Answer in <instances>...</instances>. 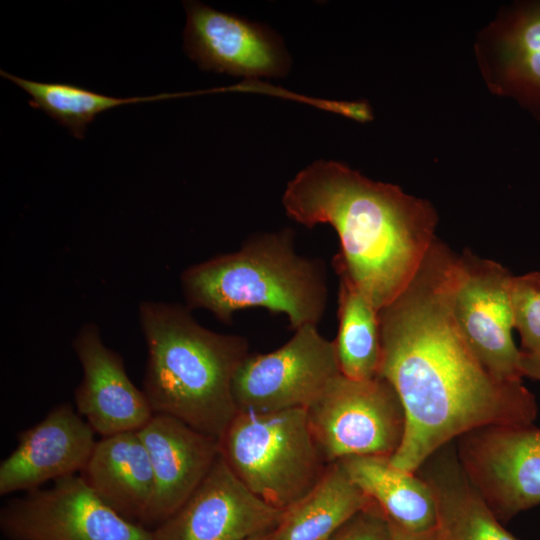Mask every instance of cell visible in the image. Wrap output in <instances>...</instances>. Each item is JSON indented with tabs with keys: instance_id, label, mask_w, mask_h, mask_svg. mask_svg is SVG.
<instances>
[{
	"instance_id": "1",
	"label": "cell",
	"mask_w": 540,
	"mask_h": 540,
	"mask_svg": "<svg viewBox=\"0 0 540 540\" xmlns=\"http://www.w3.org/2000/svg\"><path fill=\"white\" fill-rule=\"evenodd\" d=\"M458 255L436 239L409 285L379 310V374L405 413L393 466L415 473L454 439L487 426L532 425L535 396L523 381H502L476 358L454 318Z\"/></svg>"
},
{
	"instance_id": "2",
	"label": "cell",
	"mask_w": 540,
	"mask_h": 540,
	"mask_svg": "<svg viewBox=\"0 0 540 540\" xmlns=\"http://www.w3.org/2000/svg\"><path fill=\"white\" fill-rule=\"evenodd\" d=\"M286 214L306 227L329 224L340 250L332 264L380 310L412 281L436 241L432 204L336 161L300 171L283 195Z\"/></svg>"
},
{
	"instance_id": "3",
	"label": "cell",
	"mask_w": 540,
	"mask_h": 540,
	"mask_svg": "<svg viewBox=\"0 0 540 540\" xmlns=\"http://www.w3.org/2000/svg\"><path fill=\"white\" fill-rule=\"evenodd\" d=\"M139 320L147 346L143 392L153 413L219 440L238 413L232 384L247 340L203 327L177 303L142 302Z\"/></svg>"
},
{
	"instance_id": "4",
	"label": "cell",
	"mask_w": 540,
	"mask_h": 540,
	"mask_svg": "<svg viewBox=\"0 0 540 540\" xmlns=\"http://www.w3.org/2000/svg\"><path fill=\"white\" fill-rule=\"evenodd\" d=\"M294 239L290 228L255 234L237 251L188 267L180 277L185 305L226 323L239 310L261 307L285 314L293 330L317 326L327 306L326 269L300 255Z\"/></svg>"
},
{
	"instance_id": "5",
	"label": "cell",
	"mask_w": 540,
	"mask_h": 540,
	"mask_svg": "<svg viewBox=\"0 0 540 540\" xmlns=\"http://www.w3.org/2000/svg\"><path fill=\"white\" fill-rule=\"evenodd\" d=\"M233 473L257 497L284 510L305 496L328 466L305 408L238 411L219 439Z\"/></svg>"
},
{
	"instance_id": "6",
	"label": "cell",
	"mask_w": 540,
	"mask_h": 540,
	"mask_svg": "<svg viewBox=\"0 0 540 540\" xmlns=\"http://www.w3.org/2000/svg\"><path fill=\"white\" fill-rule=\"evenodd\" d=\"M306 412L311 433L328 464L354 456L390 458L404 436L402 403L380 375L354 380L340 373Z\"/></svg>"
},
{
	"instance_id": "7",
	"label": "cell",
	"mask_w": 540,
	"mask_h": 540,
	"mask_svg": "<svg viewBox=\"0 0 540 540\" xmlns=\"http://www.w3.org/2000/svg\"><path fill=\"white\" fill-rule=\"evenodd\" d=\"M340 373L334 342L308 324L274 351L249 353L235 373L233 397L238 411L306 409Z\"/></svg>"
},
{
	"instance_id": "8",
	"label": "cell",
	"mask_w": 540,
	"mask_h": 540,
	"mask_svg": "<svg viewBox=\"0 0 540 540\" xmlns=\"http://www.w3.org/2000/svg\"><path fill=\"white\" fill-rule=\"evenodd\" d=\"M0 530L7 540H152L151 530L116 513L79 474L7 501Z\"/></svg>"
},
{
	"instance_id": "9",
	"label": "cell",
	"mask_w": 540,
	"mask_h": 540,
	"mask_svg": "<svg viewBox=\"0 0 540 540\" xmlns=\"http://www.w3.org/2000/svg\"><path fill=\"white\" fill-rule=\"evenodd\" d=\"M513 274L470 252L458 255L451 305L457 326L480 363L497 379L520 381L521 350L513 339Z\"/></svg>"
},
{
	"instance_id": "10",
	"label": "cell",
	"mask_w": 540,
	"mask_h": 540,
	"mask_svg": "<svg viewBox=\"0 0 540 540\" xmlns=\"http://www.w3.org/2000/svg\"><path fill=\"white\" fill-rule=\"evenodd\" d=\"M468 480L500 521L540 505V429L487 426L458 438Z\"/></svg>"
},
{
	"instance_id": "11",
	"label": "cell",
	"mask_w": 540,
	"mask_h": 540,
	"mask_svg": "<svg viewBox=\"0 0 540 540\" xmlns=\"http://www.w3.org/2000/svg\"><path fill=\"white\" fill-rule=\"evenodd\" d=\"M282 514L253 494L220 453L185 503L151 530L152 540H248L273 531Z\"/></svg>"
},
{
	"instance_id": "12",
	"label": "cell",
	"mask_w": 540,
	"mask_h": 540,
	"mask_svg": "<svg viewBox=\"0 0 540 540\" xmlns=\"http://www.w3.org/2000/svg\"><path fill=\"white\" fill-rule=\"evenodd\" d=\"M474 50L489 91L540 122V0L503 6L477 35Z\"/></svg>"
},
{
	"instance_id": "13",
	"label": "cell",
	"mask_w": 540,
	"mask_h": 540,
	"mask_svg": "<svg viewBox=\"0 0 540 540\" xmlns=\"http://www.w3.org/2000/svg\"><path fill=\"white\" fill-rule=\"evenodd\" d=\"M184 49L201 69L246 77H282L290 59L280 37L269 28L185 1Z\"/></svg>"
},
{
	"instance_id": "14",
	"label": "cell",
	"mask_w": 540,
	"mask_h": 540,
	"mask_svg": "<svg viewBox=\"0 0 540 540\" xmlns=\"http://www.w3.org/2000/svg\"><path fill=\"white\" fill-rule=\"evenodd\" d=\"M89 423L63 402L17 435L15 449L0 464V495L32 491L83 469L97 440Z\"/></svg>"
},
{
	"instance_id": "15",
	"label": "cell",
	"mask_w": 540,
	"mask_h": 540,
	"mask_svg": "<svg viewBox=\"0 0 540 540\" xmlns=\"http://www.w3.org/2000/svg\"><path fill=\"white\" fill-rule=\"evenodd\" d=\"M73 349L82 368L74 391L76 409L94 432L106 437L142 428L153 411L143 390L130 380L122 357L103 343L99 328L84 324Z\"/></svg>"
},
{
	"instance_id": "16",
	"label": "cell",
	"mask_w": 540,
	"mask_h": 540,
	"mask_svg": "<svg viewBox=\"0 0 540 540\" xmlns=\"http://www.w3.org/2000/svg\"><path fill=\"white\" fill-rule=\"evenodd\" d=\"M137 431L154 475L148 524L152 530L173 515L205 478L220 454L219 440L161 413H153Z\"/></svg>"
},
{
	"instance_id": "17",
	"label": "cell",
	"mask_w": 540,
	"mask_h": 540,
	"mask_svg": "<svg viewBox=\"0 0 540 540\" xmlns=\"http://www.w3.org/2000/svg\"><path fill=\"white\" fill-rule=\"evenodd\" d=\"M79 475L116 513L149 529L155 483L151 461L138 431L101 437Z\"/></svg>"
},
{
	"instance_id": "18",
	"label": "cell",
	"mask_w": 540,
	"mask_h": 540,
	"mask_svg": "<svg viewBox=\"0 0 540 540\" xmlns=\"http://www.w3.org/2000/svg\"><path fill=\"white\" fill-rule=\"evenodd\" d=\"M449 445L435 452L417 470L431 487L436 501L434 540H517L470 483L456 448Z\"/></svg>"
},
{
	"instance_id": "19",
	"label": "cell",
	"mask_w": 540,
	"mask_h": 540,
	"mask_svg": "<svg viewBox=\"0 0 540 540\" xmlns=\"http://www.w3.org/2000/svg\"><path fill=\"white\" fill-rule=\"evenodd\" d=\"M350 479L374 501L387 520L426 534L435 530L437 507L429 484L416 472L393 466L389 457L354 456L340 460Z\"/></svg>"
},
{
	"instance_id": "20",
	"label": "cell",
	"mask_w": 540,
	"mask_h": 540,
	"mask_svg": "<svg viewBox=\"0 0 540 540\" xmlns=\"http://www.w3.org/2000/svg\"><path fill=\"white\" fill-rule=\"evenodd\" d=\"M373 501L350 479L340 461L329 463L320 480L283 510L277 540H330L351 517Z\"/></svg>"
},
{
	"instance_id": "21",
	"label": "cell",
	"mask_w": 540,
	"mask_h": 540,
	"mask_svg": "<svg viewBox=\"0 0 540 540\" xmlns=\"http://www.w3.org/2000/svg\"><path fill=\"white\" fill-rule=\"evenodd\" d=\"M338 332L333 340L342 375L368 380L379 374V310L351 281L338 276Z\"/></svg>"
},
{
	"instance_id": "22",
	"label": "cell",
	"mask_w": 540,
	"mask_h": 540,
	"mask_svg": "<svg viewBox=\"0 0 540 540\" xmlns=\"http://www.w3.org/2000/svg\"><path fill=\"white\" fill-rule=\"evenodd\" d=\"M1 76L23 89L30 104L66 127L74 137L83 139L87 126L97 115L115 107L139 102L162 100L179 94L120 98L97 93L68 83L38 82L20 78L6 71Z\"/></svg>"
},
{
	"instance_id": "23",
	"label": "cell",
	"mask_w": 540,
	"mask_h": 540,
	"mask_svg": "<svg viewBox=\"0 0 540 540\" xmlns=\"http://www.w3.org/2000/svg\"><path fill=\"white\" fill-rule=\"evenodd\" d=\"M511 302L521 351L540 350V271L513 276Z\"/></svg>"
},
{
	"instance_id": "24",
	"label": "cell",
	"mask_w": 540,
	"mask_h": 540,
	"mask_svg": "<svg viewBox=\"0 0 540 540\" xmlns=\"http://www.w3.org/2000/svg\"><path fill=\"white\" fill-rule=\"evenodd\" d=\"M330 540H391L388 520L373 501L344 523Z\"/></svg>"
},
{
	"instance_id": "25",
	"label": "cell",
	"mask_w": 540,
	"mask_h": 540,
	"mask_svg": "<svg viewBox=\"0 0 540 540\" xmlns=\"http://www.w3.org/2000/svg\"><path fill=\"white\" fill-rule=\"evenodd\" d=\"M520 368L523 377L540 381V350L521 351Z\"/></svg>"
},
{
	"instance_id": "26",
	"label": "cell",
	"mask_w": 540,
	"mask_h": 540,
	"mask_svg": "<svg viewBox=\"0 0 540 540\" xmlns=\"http://www.w3.org/2000/svg\"><path fill=\"white\" fill-rule=\"evenodd\" d=\"M391 540H434V531L426 534L408 532L394 523L389 522Z\"/></svg>"
},
{
	"instance_id": "27",
	"label": "cell",
	"mask_w": 540,
	"mask_h": 540,
	"mask_svg": "<svg viewBox=\"0 0 540 540\" xmlns=\"http://www.w3.org/2000/svg\"><path fill=\"white\" fill-rule=\"evenodd\" d=\"M248 540H277V539H276V536H275V533H274V530H273V531H270V532H267V533L252 537V538H250Z\"/></svg>"
}]
</instances>
